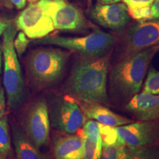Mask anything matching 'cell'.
Here are the masks:
<instances>
[{
	"instance_id": "5bb4252c",
	"label": "cell",
	"mask_w": 159,
	"mask_h": 159,
	"mask_svg": "<svg viewBox=\"0 0 159 159\" xmlns=\"http://www.w3.org/2000/svg\"><path fill=\"white\" fill-rule=\"evenodd\" d=\"M77 99L86 119L94 120L105 126L116 128L133 122L132 119L117 114L105 105L91 101Z\"/></svg>"
},
{
	"instance_id": "30bf717a",
	"label": "cell",
	"mask_w": 159,
	"mask_h": 159,
	"mask_svg": "<svg viewBox=\"0 0 159 159\" xmlns=\"http://www.w3.org/2000/svg\"><path fill=\"white\" fill-rule=\"evenodd\" d=\"M48 0H39L30 2L21 11L14 21L17 30L23 32L27 38L39 39L55 30L52 21L47 11Z\"/></svg>"
},
{
	"instance_id": "1f68e13d",
	"label": "cell",
	"mask_w": 159,
	"mask_h": 159,
	"mask_svg": "<svg viewBox=\"0 0 159 159\" xmlns=\"http://www.w3.org/2000/svg\"><path fill=\"white\" fill-rule=\"evenodd\" d=\"M77 2H80V3H84L85 2V0H76Z\"/></svg>"
},
{
	"instance_id": "83f0119b",
	"label": "cell",
	"mask_w": 159,
	"mask_h": 159,
	"mask_svg": "<svg viewBox=\"0 0 159 159\" xmlns=\"http://www.w3.org/2000/svg\"><path fill=\"white\" fill-rule=\"evenodd\" d=\"M18 9H23L25 7L27 0H9Z\"/></svg>"
},
{
	"instance_id": "5b68a950",
	"label": "cell",
	"mask_w": 159,
	"mask_h": 159,
	"mask_svg": "<svg viewBox=\"0 0 159 159\" xmlns=\"http://www.w3.org/2000/svg\"><path fill=\"white\" fill-rule=\"evenodd\" d=\"M116 42L117 38L115 35L93 26L92 32L84 36L63 37L48 35L42 39H36L34 43L56 46L76 53L79 56L95 57L104 56L111 52Z\"/></svg>"
},
{
	"instance_id": "f1b7e54d",
	"label": "cell",
	"mask_w": 159,
	"mask_h": 159,
	"mask_svg": "<svg viewBox=\"0 0 159 159\" xmlns=\"http://www.w3.org/2000/svg\"><path fill=\"white\" fill-rule=\"evenodd\" d=\"M0 5L11 8L12 6V3L9 1V0H0Z\"/></svg>"
},
{
	"instance_id": "277c9868",
	"label": "cell",
	"mask_w": 159,
	"mask_h": 159,
	"mask_svg": "<svg viewBox=\"0 0 159 159\" xmlns=\"http://www.w3.org/2000/svg\"><path fill=\"white\" fill-rule=\"evenodd\" d=\"M16 33V27L12 23L4 33L2 41L3 84L7 105L11 111L19 110L26 99L25 80L13 43Z\"/></svg>"
},
{
	"instance_id": "7402d4cb",
	"label": "cell",
	"mask_w": 159,
	"mask_h": 159,
	"mask_svg": "<svg viewBox=\"0 0 159 159\" xmlns=\"http://www.w3.org/2000/svg\"><path fill=\"white\" fill-rule=\"evenodd\" d=\"M129 14H130L131 19H134L137 21H151L150 6L129 10Z\"/></svg>"
},
{
	"instance_id": "836d02e7",
	"label": "cell",
	"mask_w": 159,
	"mask_h": 159,
	"mask_svg": "<svg viewBox=\"0 0 159 159\" xmlns=\"http://www.w3.org/2000/svg\"><path fill=\"white\" fill-rule=\"evenodd\" d=\"M0 159H6L5 157H3L2 156V155H0Z\"/></svg>"
},
{
	"instance_id": "6da1fadb",
	"label": "cell",
	"mask_w": 159,
	"mask_h": 159,
	"mask_svg": "<svg viewBox=\"0 0 159 159\" xmlns=\"http://www.w3.org/2000/svg\"><path fill=\"white\" fill-rule=\"evenodd\" d=\"M111 56L112 52L102 57L79 56L66 82V92L75 99L108 105Z\"/></svg>"
},
{
	"instance_id": "2e32d148",
	"label": "cell",
	"mask_w": 159,
	"mask_h": 159,
	"mask_svg": "<svg viewBox=\"0 0 159 159\" xmlns=\"http://www.w3.org/2000/svg\"><path fill=\"white\" fill-rule=\"evenodd\" d=\"M84 139L82 159H100L102 155V139L99 123L94 120L85 121L83 126Z\"/></svg>"
},
{
	"instance_id": "d6986e66",
	"label": "cell",
	"mask_w": 159,
	"mask_h": 159,
	"mask_svg": "<svg viewBox=\"0 0 159 159\" xmlns=\"http://www.w3.org/2000/svg\"><path fill=\"white\" fill-rule=\"evenodd\" d=\"M11 139L10 135L8 118L5 115L0 119V155L5 158L11 154Z\"/></svg>"
},
{
	"instance_id": "8fae6325",
	"label": "cell",
	"mask_w": 159,
	"mask_h": 159,
	"mask_svg": "<svg viewBox=\"0 0 159 159\" xmlns=\"http://www.w3.org/2000/svg\"><path fill=\"white\" fill-rule=\"evenodd\" d=\"M87 16L97 25L117 33L124 32L131 21L128 7L122 2L111 4L97 2L88 9Z\"/></svg>"
},
{
	"instance_id": "3957f363",
	"label": "cell",
	"mask_w": 159,
	"mask_h": 159,
	"mask_svg": "<svg viewBox=\"0 0 159 159\" xmlns=\"http://www.w3.org/2000/svg\"><path fill=\"white\" fill-rule=\"evenodd\" d=\"M71 52L61 48L41 47L32 50L26 59L30 83L36 89L50 88L64 75Z\"/></svg>"
},
{
	"instance_id": "4316f807",
	"label": "cell",
	"mask_w": 159,
	"mask_h": 159,
	"mask_svg": "<svg viewBox=\"0 0 159 159\" xmlns=\"http://www.w3.org/2000/svg\"><path fill=\"white\" fill-rule=\"evenodd\" d=\"M12 23L13 21L11 19L5 17H0V36L4 34L5 31Z\"/></svg>"
},
{
	"instance_id": "d4e9b609",
	"label": "cell",
	"mask_w": 159,
	"mask_h": 159,
	"mask_svg": "<svg viewBox=\"0 0 159 159\" xmlns=\"http://www.w3.org/2000/svg\"><path fill=\"white\" fill-rule=\"evenodd\" d=\"M5 93V89L0 84V119L2 118L5 115L6 98Z\"/></svg>"
},
{
	"instance_id": "44dd1931",
	"label": "cell",
	"mask_w": 159,
	"mask_h": 159,
	"mask_svg": "<svg viewBox=\"0 0 159 159\" xmlns=\"http://www.w3.org/2000/svg\"><path fill=\"white\" fill-rule=\"evenodd\" d=\"M122 145H125L121 141L115 143L102 142V155L100 159H118L119 150Z\"/></svg>"
},
{
	"instance_id": "e0dca14e",
	"label": "cell",
	"mask_w": 159,
	"mask_h": 159,
	"mask_svg": "<svg viewBox=\"0 0 159 159\" xmlns=\"http://www.w3.org/2000/svg\"><path fill=\"white\" fill-rule=\"evenodd\" d=\"M11 134L16 159H49L14 122L11 125Z\"/></svg>"
},
{
	"instance_id": "603a6c76",
	"label": "cell",
	"mask_w": 159,
	"mask_h": 159,
	"mask_svg": "<svg viewBox=\"0 0 159 159\" xmlns=\"http://www.w3.org/2000/svg\"><path fill=\"white\" fill-rule=\"evenodd\" d=\"M13 43H14L16 52L18 55L21 56L25 52L30 43V40L23 32H20L19 34L16 35Z\"/></svg>"
},
{
	"instance_id": "ba28073f",
	"label": "cell",
	"mask_w": 159,
	"mask_h": 159,
	"mask_svg": "<svg viewBox=\"0 0 159 159\" xmlns=\"http://www.w3.org/2000/svg\"><path fill=\"white\" fill-rule=\"evenodd\" d=\"M21 130L37 148L48 144L50 121L48 105L43 98H38L26 107L20 120Z\"/></svg>"
},
{
	"instance_id": "4fadbf2b",
	"label": "cell",
	"mask_w": 159,
	"mask_h": 159,
	"mask_svg": "<svg viewBox=\"0 0 159 159\" xmlns=\"http://www.w3.org/2000/svg\"><path fill=\"white\" fill-rule=\"evenodd\" d=\"M125 109L139 121L158 120L159 94L139 92L125 104Z\"/></svg>"
},
{
	"instance_id": "52a82bcc",
	"label": "cell",
	"mask_w": 159,
	"mask_h": 159,
	"mask_svg": "<svg viewBox=\"0 0 159 159\" xmlns=\"http://www.w3.org/2000/svg\"><path fill=\"white\" fill-rule=\"evenodd\" d=\"M122 33L117 48L119 60L159 45V19L137 21Z\"/></svg>"
},
{
	"instance_id": "4dcf8cb0",
	"label": "cell",
	"mask_w": 159,
	"mask_h": 159,
	"mask_svg": "<svg viewBox=\"0 0 159 159\" xmlns=\"http://www.w3.org/2000/svg\"><path fill=\"white\" fill-rule=\"evenodd\" d=\"M2 57H3L2 43H0V75H1V73H2Z\"/></svg>"
},
{
	"instance_id": "9c48e42d",
	"label": "cell",
	"mask_w": 159,
	"mask_h": 159,
	"mask_svg": "<svg viewBox=\"0 0 159 159\" xmlns=\"http://www.w3.org/2000/svg\"><path fill=\"white\" fill-rule=\"evenodd\" d=\"M46 7L55 30L84 33L91 27L82 10L67 0H48Z\"/></svg>"
},
{
	"instance_id": "cb8c5ba5",
	"label": "cell",
	"mask_w": 159,
	"mask_h": 159,
	"mask_svg": "<svg viewBox=\"0 0 159 159\" xmlns=\"http://www.w3.org/2000/svg\"><path fill=\"white\" fill-rule=\"evenodd\" d=\"M122 2H124L128 10H132L138 7H147L150 6L155 0H121Z\"/></svg>"
},
{
	"instance_id": "7a4b0ae2",
	"label": "cell",
	"mask_w": 159,
	"mask_h": 159,
	"mask_svg": "<svg viewBox=\"0 0 159 159\" xmlns=\"http://www.w3.org/2000/svg\"><path fill=\"white\" fill-rule=\"evenodd\" d=\"M157 46L119 60L108 73L109 93L117 104H126L140 91Z\"/></svg>"
},
{
	"instance_id": "ffe728a7",
	"label": "cell",
	"mask_w": 159,
	"mask_h": 159,
	"mask_svg": "<svg viewBox=\"0 0 159 159\" xmlns=\"http://www.w3.org/2000/svg\"><path fill=\"white\" fill-rule=\"evenodd\" d=\"M143 91L153 94H159V71L152 67L149 69Z\"/></svg>"
},
{
	"instance_id": "e575fe53",
	"label": "cell",
	"mask_w": 159,
	"mask_h": 159,
	"mask_svg": "<svg viewBox=\"0 0 159 159\" xmlns=\"http://www.w3.org/2000/svg\"><path fill=\"white\" fill-rule=\"evenodd\" d=\"M157 47H158V50H159V45H157Z\"/></svg>"
},
{
	"instance_id": "d6a6232c",
	"label": "cell",
	"mask_w": 159,
	"mask_h": 159,
	"mask_svg": "<svg viewBox=\"0 0 159 159\" xmlns=\"http://www.w3.org/2000/svg\"><path fill=\"white\" fill-rule=\"evenodd\" d=\"M30 2H36L39 0H28Z\"/></svg>"
},
{
	"instance_id": "9a60e30c",
	"label": "cell",
	"mask_w": 159,
	"mask_h": 159,
	"mask_svg": "<svg viewBox=\"0 0 159 159\" xmlns=\"http://www.w3.org/2000/svg\"><path fill=\"white\" fill-rule=\"evenodd\" d=\"M84 146L83 136L67 134L53 139L52 152L55 159H82Z\"/></svg>"
},
{
	"instance_id": "484cf974",
	"label": "cell",
	"mask_w": 159,
	"mask_h": 159,
	"mask_svg": "<svg viewBox=\"0 0 159 159\" xmlns=\"http://www.w3.org/2000/svg\"><path fill=\"white\" fill-rule=\"evenodd\" d=\"M151 11V20L159 19V0L155 1L150 5Z\"/></svg>"
},
{
	"instance_id": "ac0fdd59",
	"label": "cell",
	"mask_w": 159,
	"mask_h": 159,
	"mask_svg": "<svg viewBox=\"0 0 159 159\" xmlns=\"http://www.w3.org/2000/svg\"><path fill=\"white\" fill-rule=\"evenodd\" d=\"M118 159H159V144L157 143L139 148H128L122 145Z\"/></svg>"
},
{
	"instance_id": "f546056e",
	"label": "cell",
	"mask_w": 159,
	"mask_h": 159,
	"mask_svg": "<svg viewBox=\"0 0 159 159\" xmlns=\"http://www.w3.org/2000/svg\"><path fill=\"white\" fill-rule=\"evenodd\" d=\"M97 2L100 4H111V3H116L121 2V0H97Z\"/></svg>"
},
{
	"instance_id": "7c38bea8",
	"label": "cell",
	"mask_w": 159,
	"mask_h": 159,
	"mask_svg": "<svg viewBox=\"0 0 159 159\" xmlns=\"http://www.w3.org/2000/svg\"><path fill=\"white\" fill-rule=\"evenodd\" d=\"M117 136L128 148H139L159 142V122L138 121L115 128Z\"/></svg>"
},
{
	"instance_id": "8992f818",
	"label": "cell",
	"mask_w": 159,
	"mask_h": 159,
	"mask_svg": "<svg viewBox=\"0 0 159 159\" xmlns=\"http://www.w3.org/2000/svg\"><path fill=\"white\" fill-rule=\"evenodd\" d=\"M47 105L50 126L63 134H77L86 121L77 99L70 95H55Z\"/></svg>"
}]
</instances>
